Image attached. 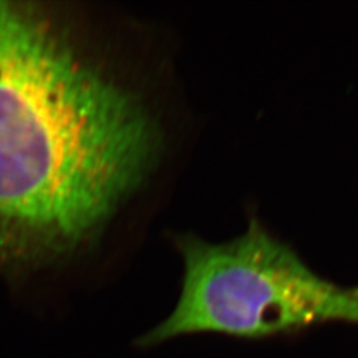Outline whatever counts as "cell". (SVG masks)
Masks as SVG:
<instances>
[{
    "label": "cell",
    "instance_id": "cell-1",
    "mask_svg": "<svg viewBox=\"0 0 358 358\" xmlns=\"http://www.w3.org/2000/svg\"><path fill=\"white\" fill-rule=\"evenodd\" d=\"M161 148L141 94L71 27L0 1V269L75 255L141 190Z\"/></svg>",
    "mask_w": 358,
    "mask_h": 358
},
{
    "label": "cell",
    "instance_id": "cell-3",
    "mask_svg": "<svg viewBox=\"0 0 358 358\" xmlns=\"http://www.w3.org/2000/svg\"><path fill=\"white\" fill-rule=\"evenodd\" d=\"M352 291V294H355V297L358 300V287L357 288H353V289H350Z\"/></svg>",
    "mask_w": 358,
    "mask_h": 358
},
{
    "label": "cell",
    "instance_id": "cell-2",
    "mask_svg": "<svg viewBox=\"0 0 358 358\" xmlns=\"http://www.w3.org/2000/svg\"><path fill=\"white\" fill-rule=\"evenodd\" d=\"M178 247L185 267L178 303L138 338L141 348L196 333L255 340L327 322L358 324L352 291L322 279L255 220L230 242L183 236Z\"/></svg>",
    "mask_w": 358,
    "mask_h": 358
}]
</instances>
